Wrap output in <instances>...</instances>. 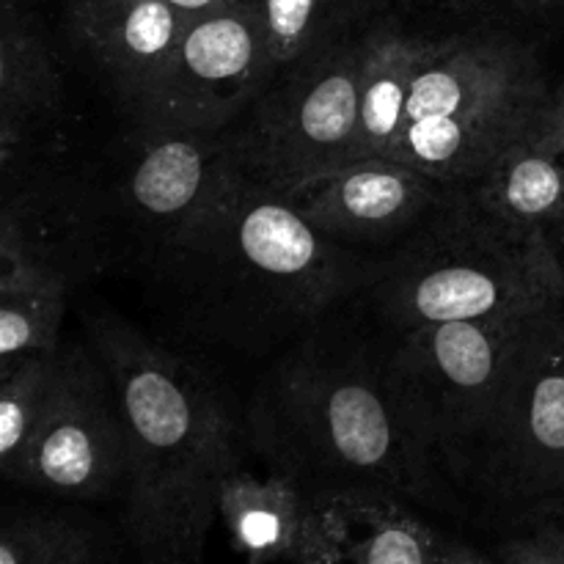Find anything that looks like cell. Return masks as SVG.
I'll return each mask as SVG.
<instances>
[{
  "instance_id": "obj_1",
  "label": "cell",
  "mask_w": 564,
  "mask_h": 564,
  "mask_svg": "<svg viewBox=\"0 0 564 564\" xmlns=\"http://www.w3.org/2000/svg\"><path fill=\"white\" fill-rule=\"evenodd\" d=\"M380 257L314 231L284 193L231 169L152 253V297L185 339L270 352L356 301Z\"/></svg>"
},
{
  "instance_id": "obj_2",
  "label": "cell",
  "mask_w": 564,
  "mask_h": 564,
  "mask_svg": "<svg viewBox=\"0 0 564 564\" xmlns=\"http://www.w3.org/2000/svg\"><path fill=\"white\" fill-rule=\"evenodd\" d=\"M242 427L268 471L314 505L361 494L433 499L444 477L391 367V339L336 314L259 380Z\"/></svg>"
},
{
  "instance_id": "obj_3",
  "label": "cell",
  "mask_w": 564,
  "mask_h": 564,
  "mask_svg": "<svg viewBox=\"0 0 564 564\" xmlns=\"http://www.w3.org/2000/svg\"><path fill=\"white\" fill-rule=\"evenodd\" d=\"M130 438L124 523L141 564H202L220 496L242 471L246 427L218 380L113 312L88 319Z\"/></svg>"
},
{
  "instance_id": "obj_4",
  "label": "cell",
  "mask_w": 564,
  "mask_h": 564,
  "mask_svg": "<svg viewBox=\"0 0 564 564\" xmlns=\"http://www.w3.org/2000/svg\"><path fill=\"white\" fill-rule=\"evenodd\" d=\"M367 303L386 334L564 306V262L545 229L479 207L468 187L416 237L378 259Z\"/></svg>"
},
{
  "instance_id": "obj_5",
  "label": "cell",
  "mask_w": 564,
  "mask_h": 564,
  "mask_svg": "<svg viewBox=\"0 0 564 564\" xmlns=\"http://www.w3.org/2000/svg\"><path fill=\"white\" fill-rule=\"evenodd\" d=\"M554 99L532 44L499 22L424 33L394 160L468 187L545 130Z\"/></svg>"
},
{
  "instance_id": "obj_6",
  "label": "cell",
  "mask_w": 564,
  "mask_h": 564,
  "mask_svg": "<svg viewBox=\"0 0 564 564\" xmlns=\"http://www.w3.org/2000/svg\"><path fill=\"white\" fill-rule=\"evenodd\" d=\"M235 169L229 132L169 130L132 121L97 169L75 171L97 268L147 264Z\"/></svg>"
},
{
  "instance_id": "obj_7",
  "label": "cell",
  "mask_w": 564,
  "mask_h": 564,
  "mask_svg": "<svg viewBox=\"0 0 564 564\" xmlns=\"http://www.w3.org/2000/svg\"><path fill=\"white\" fill-rule=\"evenodd\" d=\"M556 312L501 314L389 334L391 367L444 477H460L512 369Z\"/></svg>"
},
{
  "instance_id": "obj_8",
  "label": "cell",
  "mask_w": 564,
  "mask_h": 564,
  "mask_svg": "<svg viewBox=\"0 0 564 564\" xmlns=\"http://www.w3.org/2000/svg\"><path fill=\"white\" fill-rule=\"evenodd\" d=\"M367 31L281 72L242 113L240 127L229 130L242 174L286 193L308 176L356 163Z\"/></svg>"
},
{
  "instance_id": "obj_9",
  "label": "cell",
  "mask_w": 564,
  "mask_h": 564,
  "mask_svg": "<svg viewBox=\"0 0 564 564\" xmlns=\"http://www.w3.org/2000/svg\"><path fill=\"white\" fill-rule=\"evenodd\" d=\"M457 479L527 516L564 505V308L512 369Z\"/></svg>"
},
{
  "instance_id": "obj_10",
  "label": "cell",
  "mask_w": 564,
  "mask_h": 564,
  "mask_svg": "<svg viewBox=\"0 0 564 564\" xmlns=\"http://www.w3.org/2000/svg\"><path fill=\"white\" fill-rule=\"evenodd\" d=\"M275 80L259 0L193 17L163 75L130 105L138 124L229 132Z\"/></svg>"
},
{
  "instance_id": "obj_11",
  "label": "cell",
  "mask_w": 564,
  "mask_h": 564,
  "mask_svg": "<svg viewBox=\"0 0 564 564\" xmlns=\"http://www.w3.org/2000/svg\"><path fill=\"white\" fill-rule=\"evenodd\" d=\"M130 438L113 378L94 347H61L47 411L11 482L75 499L124 490Z\"/></svg>"
},
{
  "instance_id": "obj_12",
  "label": "cell",
  "mask_w": 564,
  "mask_h": 564,
  "mask_svg": "<svg viewBox=\"0 0 564 564\" xmlns=\"http://www.w3.org/2000/svg\"><path fill=\"white\" fill-rule=\"evenodd\" d=\"M460 191L397 160L369 158L308 176L284 198L328 240L389 253L433 224Z\"/></svg>"
},
{
  "instance_id": "obj_13",
  "label": "cell",
  "mask_w": 564,
  "mask_h": 564,
  "mask_svg": "<svg viewBox=\"0 0 564 564\" xmlns=\"http://www.w3.org/2000/svg\"><path fill=\"white\" fill-rule=\"evenodd\" d=\"M193 17L165 0H75L72 28L124 108L163 75Z\"/></svg>"
},
{
  "instance_id": "obj_14",
  "label": "cell",
  "mask_w": 564,
  "mask_h": 564,
  "mask_svg": "<svg viewBox=\"0 0 564 564\" xmlns=\"http://www.w3.org/2000/svg\"><path fill=\"white\" fill-rule=\"evenodd\" d=\"M446 540L394 496L323 501L297 564H435Z\"/></svg>"
},
{
  "instance_id": "obj_15",
  "label": "cell",
  "mask_w": 564,
  "mask_h": 564,
  "mask_svg": "<svg viewBox=\"0 0 564 564\" xmlns=\"http://www.w3.org/2000/svg\"><path fill=\"white\" fill-rule=\"evenodd\" d=\"M64 102V75L17 0H3L0 33V158L11 171Z\"/></svg>"
},
{
  "instance_id": "obj_16",
  "label": "cell",
  "mask_w": 564,
  "mask_h": 564,
  "mask_svg": "<svg viewBox=\"0 0 564 564\" xmlns=\"http://www.w3.org/2000/svg\"><path fill=\"white\" fill-rule=\"evenodd\" d=\"M314 512L317 505L273 471L264 477L248 471L231 477L218 507L237 554L248 564L301 562L312 538Z\"/></svg>"
},
{
  "instance_id": "obj_17",
  "label": "cell",
  "mask_w": 564,
  "mask_h": 564,
  "mask_svg": "<svg viewBox=\"0 0 564 564\" xmlns=\"http://www.w3.org/2000/svg\"><path fill=\"white\" fill-rule=\"evenodd\" d=\"M422 42L424 33L408 31L391 17H378L369 25L364 42L361 132L356 160H394Z\"/></svg>"
},
{
  "instance_id": "obj_18",
  "label": "cell",
  "mask_w": 564,
  "mask_h": 564,
  "mask_svg": "<svg viewBox=\"0 0 564 564\" xmlns=\"http://www.w3.org/2000/svg\"><path fill=\"white\" fill-rule=\"evenodd\" d=\"M468 193L507 224L554 235L564 226V143L543 132L518 143L468 185Z\"/></svg>"
},
{
  "instance_id": "obj_19",
  "label": "cell",
  "mask_w": 564,
  "mask_h": 564,
  "mask_svg": "<svg viewBox=\"0 0 564 564\" xmlns=\"http://www.w3.org/2000/svg\"><path fill=\"white\" fill-rule=\"evenodd\" d=\"M72 281L44 270L0 273V375L61 350Z\"/></svg>"
},
{
  "instance_id": "obj_20",
  "label": "cell",
  "mask_w": 564,
  "mask_h": 564,
  "mask_svg": "<svg viewBox=\"0 0 564 564\" xmlns=\"http://www.w3.org/2000/svg\"><path fill=\"white\" fill-rule=\"evenodd\" d=\"M275 77L301 61L350 42L375 17H364L361 0H259Z\"/></svg>"
},
{
  "instance_id": "obj_21",
  "label": "cell",
  "mask_w": 564,
  "mask_h": 564,
  "mask_svg": "<svg viewBox=\"0 0 564 564\" xmlns=\"http://www.w3.org/2000/svg\"><path fill=\"white\" fill-rule=\"evenodd\" d=\"M0 564H113V554L94 523L28 510L3 523Z\"/></svg>"
},
{
  "instance_id": "obj_22",
  "label": "cell",
  "mask_w": 564,
  "mask_h": 564,
  "mask_svg": "<svg viewBox=\"0 0 564 564\" xmlns=\"http://www.w3.org/2000/svg\"><path fill=\"white\" fill-rule=\"evenodd\" d=\"M58 356L61 350L50 358H31L0 375V471L6 479L17 474L47 411L58 375Z\"/></svg>"
},
{
  "instance_id": "obj_23",
  "label": "cell",
  "mask_w": 564,
  "mask_h": 564,
  "mask_svg": "<svg viewBox=\"0 0 564 564\" xmlns=\"http://www.w3.org/2000/svg\"><path fill=\"white\" fill-rule=\"evenodd\" d=\"M501 564H564V554L529 534L501 545Z\"/></svg>"
},
{
  "instance_id": "obj_24",
  "label": "cell",
  "mask_w": 564,
  "mask_h": 564,
  "mask_svg": "<svg viewBox=\"0 0 564 564\" xmlns=\"http://www.w3.org/2000/svg\"><path fill=\"white\" fill-rule=\"evenodd\" d=\"M435 564H496V562H490L488 556H482L479 551L468 549V545L449 543V540H446L444 551H441L438 562Z\"/></svg>"
},
{
  "instance_id": "obj_25",
  "label": "cell",
  "mask_w": 564,
  "mask_h": 564,
  "mask_svg": "<svg viewBox=\"0 0 564 564\" xmlns=\"http://www.w3.org/2000/svg\"><path fill=\"white\" fill-rule=\"evenodd\" d=\"M564 0H496V6L499 9H507V11H516V14H543V11H551L556 9V6H562Z\"/></svg>"
},
{
  "instance_id": "obj_26",
  "label": "cell",
  "mask_w": 564,
  "mask_h": 564,
  "mask_svg": "<svg viewBox=\"0 0 564 564\" xmlns=\"http://www.w3.org/2000/svg\"><path fill=\"white\" fill-rule=\"evenodd\" d=\"M532 538H538L540 543L551 545V549L562 551L564 554V518L562 521H554V518H549V521H540L538 532H534Z\"/></svg>"
},
{
  "instance_id": "obj_27",
  "label": "cell",
  "mask_w": 564,
  "mask_h": 564,
  "mask_svg": "<svg viewBox=\"0 0 564 564\" xmlns=\"http://www.w3.org/2000/svg\"><path fill=\"white\" fill-rule=\"evenodd\" d=\"M543 135H549V138H554V141L564 143V86L556 88L554 108H551L549 121H545Z\"/></svg>"
},
{
  "instance_id": "obj_28",
  "label": "cell",
  "mask_w": 564,
  "mask_h": 564,
  "mask_svg": "<svg viewBox=\"0 0 564 564\" xmlns=\"http://www.w3.org/2000/svg\"><path fill=\"white\" fill-rule=\"evenodd\" d=\"M165 3L174 6L176 11H182V14L187 17H202L207 14V11L220 9V6L235 3V0H165Z\"/></svg>"
},
{
  "instance_id": "obj_29",
  "label": "cell",
  "mask_w": 564,
  "mask_h": 564,
  "mask_svg": "<svg viewBox=\"0 0 564 564\" xmlns=\"http://www.w3.org/2000/svg\"><path fill=\"white\" fill-rule=\"evenodd\" d=\"M551 237H554L556 248H560V257H562V262H564V226H560V229H556Z\"/></svg>"
}]
</instances>
